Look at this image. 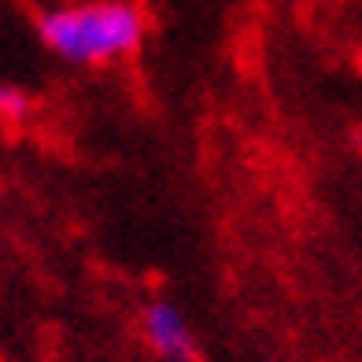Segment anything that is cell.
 Wrapping results in <instances>:
<instances>
[{
  "mask_svg": "<svg viewBox=\"0 0 362 362\" xmlns=\"http://www.w3.org/2000/svg\"><path fill=\"white\" fill-rule=\"evenodd\" d=\"M41 41L56 56L74 63H96L134 52L141 41V15L122 0L86 8H63L41 19Z\"/></svg>",
  "mask_w": 362,
  "mask_h": 362,
  "instance_id": "cell-1",
  "label": "cell"
},
{
  "mask_svg": "<svg viewBox=\"0 0 362 362\" xmlns=\"http://www.w3.org/2000/svg\"><path fill=\"white\" fill-rule=\"evenodd\" d=\"M0 111H4V119L23 122V119H26V111H30V104H26V96H23L19 89L4 86V89H0Z\"/></svg>",
  "mask_w": 362,
  "mask_h": 362,
  "instance_id": "cell-3",
  "label": "cell"
},
{
  "mask_svg": "<svg viewBox=\"0 0 362 362\" xmlns=\"http://www.w3.org/2000/svg\"><path fill=\"white\" fill-rule=\"evenodd\" d=\"M144 337L152 344V351L167 362H192V333L185 318L177 315L170 303H152L144 310Z\"/></svg>",
  "mask_w": 362,
  "mask_h": 362,
  "instance_id": "cell-2",
  "label": "cell"
}]
</instances>
